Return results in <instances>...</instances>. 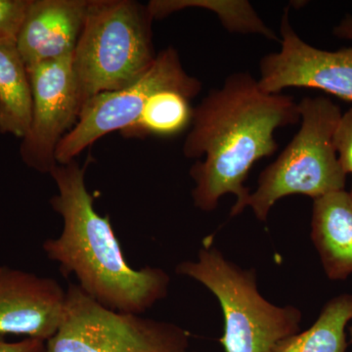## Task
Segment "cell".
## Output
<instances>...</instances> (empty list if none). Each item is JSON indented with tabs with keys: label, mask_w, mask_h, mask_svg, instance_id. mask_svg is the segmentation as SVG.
<instances>
[{
	"label": "cell",
	"mask_w": 352,
	"mask_h": 352,
	"mask_svg": "<svg viewBox=\"0 0 352 352\" xmlns=\"http://www.w3.org/2000/svg\"><path fill=\"white\" fill-rule=\"evenodd\" d=\"M87 166L74 160L50 175L58 189L50 200L61 215L59 237L44 241L46 256L65 275H74L85 293L104 307L141 315L168 295L170 278L161 268L134 270L127 263L110 215L102 217L85 183Z\"/></svg>",
	"instance_id": "7a4b0ae2"
},
{
	"label": "cell",
	"mask_w": 352,
	"mask_h": 352,
	"mask_svg": "<svg viewBox=\"0 0 352 352\" xmlns=\"http://www.w3.org/2000/svg\"><path fill=\"white\" fill-rule=\"evenodd\" d=\"M336 38L352 41V15H346L333 29Z\"/></svg>",
	"instance_id": "ffe728a7"
},
{
	"label": "cell",
	"mask_w": 352,
	"mask_h": 352,
	"mask_svg": "<svg viewBox=\"0 0 352 352\" xmlns=\"http://www.w3.org/2000/svg\"><path fill=\"white\" fill-rule=\"evenodd\" d=\"M188 97L173 89L162 90L146 103L136 122L122 131L124 138L176 135L191 126L193 108Z\"/></svg>",
	"instance_id": "2e32d148"
},
{
	"label": "cell",
	"mask_w": 352,
	"mask_h": 352,
	"mask_svg": "<svg viewBox=\"0 0 352 352\" xmlns=\"http://www.w3.org/2000/svg\"><path fill=\"white\" fill-rule=\"evenodd\" d=\"M212 239H204L197 261L178 263L176 273L204 285L219 300L224 316L220 344L226 352H272L281 340L298 333L302 312L265 300L256 271L231 263Z\"/></svg>",
	"instance_id": "277c9868"
},
{
	"label": "cell",
	"mask_w": 352,
	"mask_h": 352,
	"mask_svg": "<svg viewBox=\"0 0 352 352\" xmlns=\"http://www.w3.org/2000/svg\"><path fill=\"white\" fill-rule=\"evenodd\" d=\"M311 240L329 279L352 274V200L346 190L315 199Z\"/></svg>",
	"instance_id": "7c38bea8"
},
{
	"label": "cell",
	"mask_w": 352,
	"mask_h": 352,
	"mask_svg": "<svg viewBox=\"0 0 352 352\" xmlns=\"http://www.w3.org/2000/svg\"><path fill=\"white\" fill-rule=\"evenodd\" d=\"M184 329L104 307L69 283L61 322L45 352H187Z\"/></svg>",
	"instance_id": "8992f818"
},
{
	"label": "cell",
	"mask_w": 352,
	"mask_h": 352,
	"mask_svg": "<svg viewBox=\"0 0 352 352\" xmlns=\"http://www.w3.org/2000/svg\"><path fill=\"white\" fill-rule=\"evenodd\" d=\"M300 122L293 97L263 91L249 73L227 76L193 108L191 129L183 146L189 159H200L190 170L195 182L194 206L217 208L227 194L236 197L231 217L244 212L251 193L245 186L252 166L277 151L275 131Z\"/></svg>",
	"instance_id": "6da1fadb"
},
{
	"label": "cell",
	"mask_w": 352,
	"mask_h": 352,
	"mask_svg": "<svg viewBox=\"0 0 352 352\" xmlns=\"http://www.w3.org/2000/svg\"><path fill=\"white\" fill-rule=\"evenodd\" d=\"M89 0H30L18 51L27 66L74 54Z\"/></svg>",
	"instance_id": "8fae6325"
},
{
	"label": "cell",
	"mask_w": 352,
	"mask_h": 352,
	"mask_svg": "<svg viewBox=\"0 0 352 352\" xmlns=\"http://www.w3.org/2000/svg\"><path fill=\"white\" fill-rule=\"evenodd\" d=\"M352 321V294L329 300L314 325L287 338L272 352H346V328Z\"/></svg>",
	"instance_id": "5bb4252c"
},
{
	"label": "cell",
	"mask_w": 352,
	"mask_h": 352,
	"mask_svg": "<svg viewBox=\"0 0 352 352\" xmlns=\"http://www.w3.org/2000/svg\"><path fill=\"white\" fill-rule=\"evenodd\" d=\"M152 21L147 6L135 1L89 0L73 59L83 105L127 87L152 66Z\"/></svg>",
	"instance_id": "3957f363"
},
{
	"label": "cell",
	"mask_w": 352,
	"mask_h": 352,
	"mask_svg": "<svg viewBox=\"0 0 352 352\" xmlns=\"http://www.w3.org/2000/svg\"><path fill=\"white\" fill-rule=\"evenodd\" d=\"M66 289L53 278L0 266V337L47 342L59 327Z\"/></svg>",
	"instance_id": "30bf717a"
},
{
	"label": "cell",
	"mask_w": 352,
	"mask_h": 352,
	"mask_svg": "<svg viewBox=\"0 0 352 352\" xmlns=\"http://www.w3.org/2000/svg\"><path fill=\"white\" fill-rule=\"evenodd\" d=\"M349 195H351V200H352V187H351V193H349Z\"/></svg>",
	"instance_id": "7402d4cb"
},
{
	"label": "cell",
	"mask_w": 352,
	"mask_h": 352,
	"mask_svg": "<svg viewBox=\"0 0 352 352\" xmlns=\"http://www.w3.org/2000/svg\"><path fill=\"white\" fill-rule=\"evenodd\" d=\"M166 89L176 90L189 99L201 90L200 80L186 73L179 54L171 46L157 54L152 66L135 82L96 95L83 105L76 126L58 146L57 164L74 161L98 139L131 126L153 95Z\"/></svg>",
	"instance_id": "52a82bcc"
},
{
	"label": "cell",
	"mask_w": 352,
	"mask_h": 352,
	"mask_svg": "<svg viewBox=\"0 0 352 352\" xmlns=\"http://www.w3.org/2000/svg\"><path fill=\"white\" fill-rule=\"evenodd\" d=\"M300 129L274 163L259 175L258 188L247 207L266 221L280 199L291 195L320 197L344 190L346 173L336 151V129L342 109L324 96L305 97L298 103Z\"/></svg>",
	"instance_id": "5b68a950"
},
{
	"label": "cell",
	"mask_w": 352,
	"mask_h": 352,
	"mask_svg": "<svg viewBox=\"0 0 352 352\" xmlns=\"http://www.w3.org/2000/svg\"><path fill=\"white\" fill-rule=\"evenodd\" d=\"M153 20H161L182 9H207L215 13L222 25L230 32L261 34L280 43L276 32L267 27L254 7L245 0H152L147 6Z\"/></svg>",
	"instance_id": "9a60e30c"
},
{
	"label": "cell",
	"mask_w": 352,
	"mask_h": 352,
	"mask_svg": "<svg viewBox=\"0 0 352 352\" xmlns=\"http://www.w3.org/2000/svg\"><path fill=\"white\" fill-rule=\"evenodd\" d=\"M349 332H351V344H352V324H351V329H349Z\"/></svg>",
	"instance_id": "44dd1931"
},
{
	"label": "cell",
	"mask_w": 352,
	"mask_h": 352,
	"mask_svg": "<svg viewBox=\"0 0 352 352\" xmlns=\"http://www.w3.org/2000/svg\"><path fill=\"white\" fill-rule=\"evenodd\" d=\"M45 342L38 339H27L9 342L0 337V352H45Z\"/></svg>",
	"instance_id": "d6986e66"
},
{
	"label": "cell",
	"mask_w": 352,
	"mask_h": 352,
	"mask_svg": "<svg viewBox=\"0 0 352 352\" xmlns=\"http://www.w3.org/2000/svg\"><path fill=\"white\" fill-rule=\"evenodd\" d=\"M30 0H0V41L17 43Z\"/></svg>",
	"instance_id": "e0dca14e"
},
{
	"label": "cell",
	"mask_w": 352,
	"mask_h": 352,
	"mask_svg": "<svg viewBox=\"0 0 352 352\" xmlns=\"http://www.w3.org/2000/svg\"><path fill=\"white\" fill-rule=\"evenodd\" d=\"M74 54L29 67L32 95L31 126L21 144L23 162L50 173L57 166L62 139L78 122L82 100L73 65Z\"/></svg>",
	"instance_id": "ba28073f"
},
{
	"label": "cell",
	"mask_w": 352,
	"mask_h": 352,
	"mask_svg": "<svg viewBox=\"0 0 352 352\" xmlns=\"http://www.w3.org/2000/svg\"><path fill=\"white\" fill-rule=\"evenodd\" d=\"M333 142L342 170L346 175H352V108L342 113Z\"/></svg>",
	"instance_id": "ac0fdd59"
},
{
	"label": "cell",
	"mask_w": 352,
	"mask_h": 352,
	"mask_svg": "<svg viewBox=\"0 0 352 352\" xmlns=\"http://www.w3.org/2000/svg\"><path fill=\"white\" fill-rule=\"evenodd\" d=\"M32 95L16 43L0 41V132L24 138L31 126Z\"/></svg>",
	"instance_id": "4fadbf2b"
},
{
	"label": "cell",
	"mask_w": 352,
	"mask_h": 352,
	"mask_svg": "<svg viewBox=\"0 0 352 352\" xmlns=\"http://www.w3.org/2000/svg\"><path fill=\"white\" fill-rule=\"evenodd\" d=\"M280 44L278 52L259 62L263 91L278 94L287 88H314L352 101V47L328 51L305 43L294 31L288 9L281 18Z\"/></svg>",
	"instance_id": "9c48e42d"
}]
</instances>
